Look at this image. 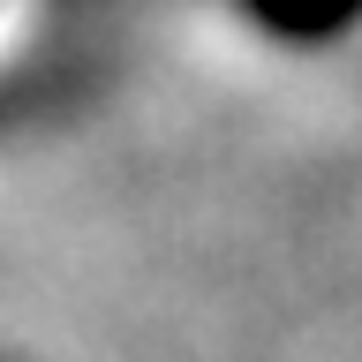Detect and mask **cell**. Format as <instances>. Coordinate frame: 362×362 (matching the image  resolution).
<instances>
[{
    "label": "cell",
    "mask_w": 362,
    "mask_h": 362,
    "mask_svg": "<svg viewBox=\"0 0 362 362\" xmlns=\"http://www.w3.org/2000/svg\"><path fill=\"white\" fill-rule=\"evenodd\" d=\"M264 23H279V30H332L355 0H249Z\"/></svg>",
    "instance_id": "1"
}]
</instances>
